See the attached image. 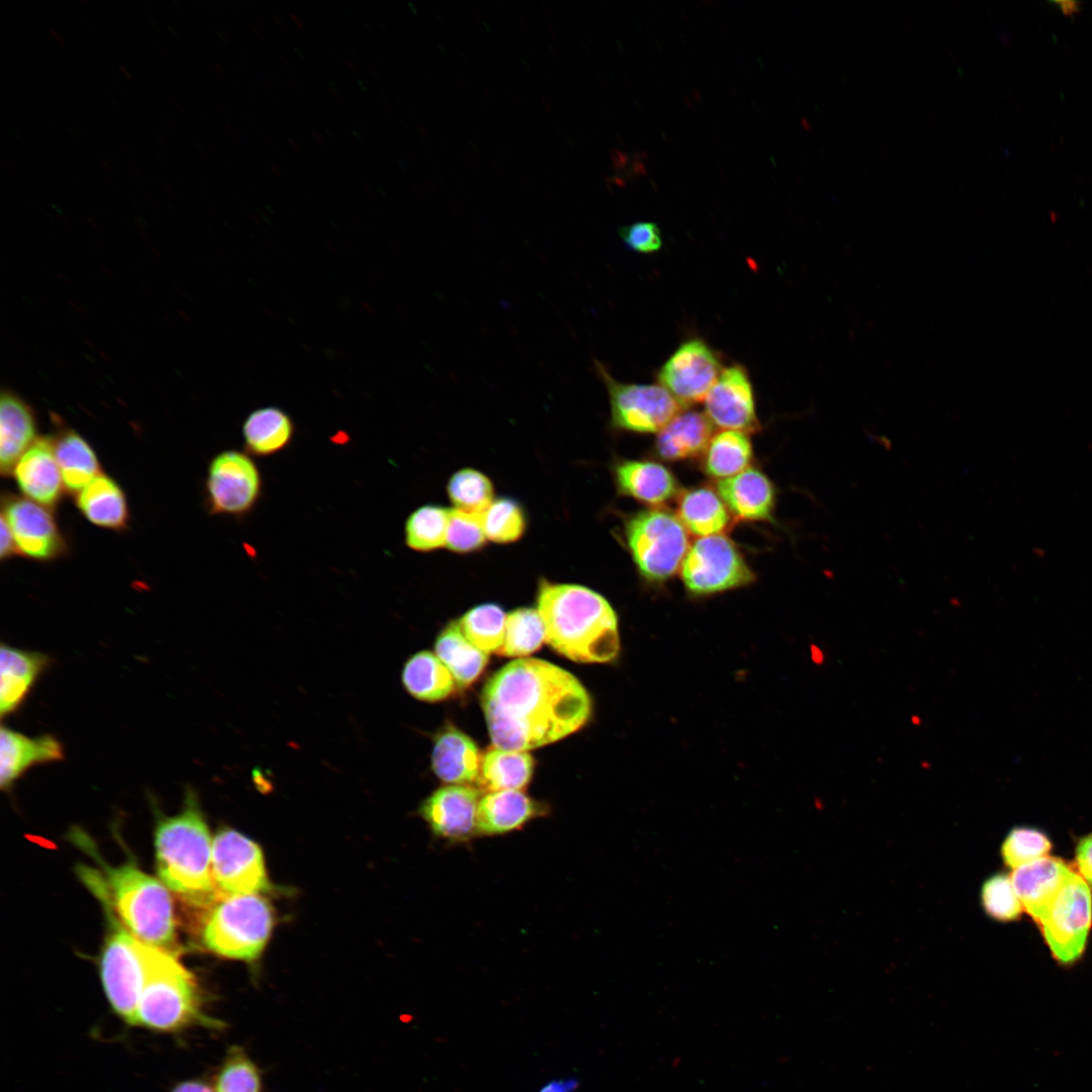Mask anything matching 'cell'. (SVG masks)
I'll list each match as a JSON object with an SVG mask.
<instances>
[{
	"label": "cell",
	"mask_w": 1092,
	"mask_h": 1092,
	"mask_svg": "<svg viewBox=\"0 0 1092 1092\" xmlns=\"http://www.w3.org/2000/svg\"><path fill=\"white\" fill-rule=\"evenodd\" d=\"M686 588L708 596L747 585L755 574L736 544L723 534L698 538L680 566Z\"/></svg>",
	"instance_id": "9c48e42d"
},
{
	"label": "cell",
	"mask_w": 1092,
	"mask_h": 1092,
	"mask_svg": "<svg viewBox=\"0 0 1092 1092\" xmlns=\"http://www.w3.org/2000/svg\"><path fill=\"white\" fill-rule=\"evenodd\" d=\"M480 703L493 746L527 751L579 730L592 700L569 671L538 658H520L485 682Z\"/></svg>",
	"instance_id": "6da1fadb"
},
{
	"label": "cell",
	"mask_w": 1092,
	"mask_h": 1092,
	"mask_svg": "<svg viewBox=\"0 0 1092 1092\" xmlns=\"http://www.w3.org/2000/svg\"><path fill=\"white\" fill-rule=\"evenodd\" d=\"M53 442L66 491L77 494L102 473L95 451L73 429L62 428L53 437Z\"/></svg>",
	"instance_id": "4dcf8cb0"
},
{
	"label": "cell",
	"mask_w": 1092,
	"mask_h": 1092,
	"mask_svg": "<svg viewBox=\"0 0 1092 1092\" xmlns=\"http://www.w3.org/2000/svg\"><path fill=\"white\" fill-rule=\"evenodd\" d=\"M619 236L629 250L638 253H654L662 246L660 229L653 221H636L621 226Z\"/></svg>",
	"instance_id": "f6af8a7d"
},
{
	"label": "cell",
	"mask_w": 1092,
	"mask_h": 1092,
	"mask_svg": "<svg viewBox=\"0 0 1092 1092\" xmlns=\"http://www.w3.org/2000/svg\"><path fill=\"white\" fill-rule=\"evenodd\" d=\"M140 942L133 934L114 923L100 961L101 980L111 1006L123 1020L133 1025H136L144 983Z\"/></svg>",
	"instance_id": "7c38bea8"
},
{
	"label": "cell",
	"mask_w": 1092,
	"mask_h": 1092,
	"mask_svg": "<svg viewBox=\"0 0 1092 1092\" xmlns=\"http://www.w3.org/2000/svg\"><path fill=\"white\" fill-rule=\"evenodd\" d=\"M594 367L609 395L611 429L658 433L681 412L682 405L662 385L618 381L598 359Z\"/></svg>",
	"instance_id": "ba28073f"
},
{
	"label": "cell",
	"mask_w": 1092,
	"mask_h": 1092,
	"mask_svg": "<svg viewBox=\"0 0 1092 1092\" xmlns=\"http://www.w3.org/2000/svg\"><path fill=\"white\" fill-rule=\"evenodd\" d=\"M481 791L470 785L439 788L420 806V815L432 833L445 841L460 843L477 835V811Z\"/></svg>",
	"instance_id": "2e32d148"
},
{
	"label": "cell",
	"mask_w": 1092,
	"mask_h": 1092,
	"mask_svg": "<svg viewBox=\"0 0 1092 1092\" xmlns=\"http://www.w3.org/2000/svg\"><path fill=\"white\" fill-rule=\"evenodd\" d=\"M450 509L424 505L413 511L404 523V543L417 552L428 553L446 547Z\"/></svg>",
	"instance_id": "d590c367"
},
{
	"label": "cell",
	"mask_w": 1092,
	"mask_h": 1092,
	"mask_svg": "<svg viewBox=\"0 0 1092 1092\" xmlns=\"http://www.w3.org/2000/svg\"><path fill=\"white\" fill-rule=\"evenodd\" d=\"M172 1092H214L201 1081H187L178 1085Z\"/></svg>",
	"instance_id": "681fc988"
},
{
	"label": "cell",
	"mask_w": 1092,
	"mask_h": 1092,
	"mask_svg": "<svg viewBox=\"0 0 1092 1092\" xmlns=\"http://www.w3.org/2000/svg\"><path fill=\"white\" fill-rule=\"evenodd\" d=\"M212 844L198 798L187 788L182 810L173 816L160 814L156 824V864L162 883L193 904L217 900L221 895L212 874Z\"/></svg>",
	"instance_id": "3957f363"
},
{
	"label": "cell",
	"mask_w": 1092,
	"mask_h": 1092,
	"mask_svg": "<svg viewBox=\"0 0 1092 1092\" xmlns=\"http://www.w3.org/2000/svg\"><path fill=\"white\" fill-rule=\"evenodd\" d=\"M547 812L548 808L543 803L522 791L487 792L478 805L477 833L484 836L507 834Z\"/></svg>",
	"instance_id": "cb8c5ba5"
},
{
	"label": "cell",
	"mask_w": 1092,
	"mask_h": 1092,
	"mask_svg": "<svg viewBox=\"0 0 1092 1092\" xmlns=\"http://www.w3.org/2000/svg\"><path fill=\"white\" fill-rule=\"evenodd\" d=\"M545 641V627L537 609L519 608L507 615L504 641L496 654L524 657Z\"/></svg>",
	"instance_id": "8d00e7d4"
},
{
	"label": "cell",
	"mask_w": 1092,
	"mask_h": 1092,
	"mask_svg": "<svg viewBox=\"0 0 1092 1092\" xmlns=\"http://www.w3.org/2000/svg\"><path fill=\"white\" fill-rule=\"evenodd\" d=\"M480 760L474 741L458 729L449 727L437 736L432 768L442 782L448 785L477 783Z\"/></svg>",
	"instance_id": "484cf974"
},
{
	"label": "cell",
	"mask_w": 1092,
	"mask_h": 1092,
	"mask_svg": "<svg viewBox=\"0 0 1092 1092\" xmlns=\"http://www.w3.org/2000/svg\"><path fill=\"white\" fill-rule=\"evenodd\" d=\"M36 437V419L31 406L9 390L0 398V472L11 476L14 466Z\"/></svg>",
	"instance_id": "d4e9b609"
},
{
	"label": "cell",
	"mask_w": 1092,
	"mask_h": 1092,
	"mask_svg": "<svg viewBox=\"0 0 1092 1092\" xmlns=\"http://www.w3.org/2000/svg\"><path fill=\"white\" fill-rule=\"evenodd\" d=\"M712 423L697 411L679 412L657 433L654 450L666 461L702 456L712 438Z\"/></svg>",
	"instance_id": "83f0119b"
},
{
	"label": "cell",
	"mask_w": 1092,
	"mask_h": 1092,
	"mask_svg": "<svg viewBox=\"0 0 1092 1092\" xmlns=\"http://www.w3.org/2000/svg\"><path fill=\"white\" fill-rule=\"evenodd\" d=\"M506 618L499 606L483 604L467 611L458 622L468 642L489 654L496 653L503 644Z\"/></svg>",
	"instance_id": "74e56055"
},
{
	"label": "cell",
	"mask_w": 1092,
	"mask_h": 1092,
	"mask_svg": "<svg viewBox=\"0 0 1092 1092\" xmlns=\"http://www.w3.org/2000/svg\"><path fill=\"white\" fill-rule=\"evenodd\" d=\"M752 444L746 433L724 430L713 435L702 454L704 472L719 480L750 467Z\"/></svg>",
	"instance_id": "e575fe53"
},
{
	"label": "cell",
	"mask_w": 1092,
	"mask_h": 1092,
	"mask_svg": "<svg viewBox=\"0 0 1092 1092\" xmlns=\"http://www.w3.org/2000/svg\"><path fill=\"white\" fill-rule=\"evenodd\" d=\"M624 539L638 572L653 583L672 577L690 548L687 529L677 516L660 508L626 519Z\"/></svg>",
	"instance_id": "52a82bcc"
},
{
	"label": "cell",
	"mask_w": 1092,
	"mask_h": 1092,
	"mask_svg": "<svg viewBox=\"0 0 1092 1092\" xmlns=\"http://www.w3.org/2000/svg\"><path fill=\"white\" fill-rule=\"evenodd\" d=\"M12 475L25 497L50 510L55 509L62 499L65 486L53 437H37L17 461Z\"/></svg>",
	"instance_id": "ac0fdd59"
},
{
	"label": "cell",
	"mask_w": 1092,
	"mask_h": 1092,
	"mask_svg": "<svg viewBox=\"0 0 1092 1092\" xmlns=\"http://www.w3.org/2000/svg\"><path fill=\"white\" fill-rule=\"evenodd\" d=\"M1078 874L1092 887V833L1084 836L1076 847Z\"/></svg>",
	"instance_id": "bcb514c9"
},
{
	"label": "cell",
	"mask_w": 1092,
	"mask_h": 1092,
	"mask_svg": "<svg viewBox=\"0 0 1092 1092\" xmlns=\"http://www.w3.org/2000/svg\"><path fill=\"white\" fill-rule=\"evenodd\" d=\"M258 1067L240 1046L229 1050L218 1071L214 1092H261Z\"/></svg>",
	"instance_id": "60d3db41"
},
{
	"label": "cell",
	"mask_w": 1092,
	"mask_h": 1092,
	"mask_svg": "<svg viewBox=\"0 0 1092 1092\" xmlns=\"http://www.w3.org/2000/svg\"><path fill=\"white\" fill-rule=\"evenodd\" d=\"M79 874L106 909L112 907L136 938L169 951L174 947L173 902L161 881L131 862L113 868L103 866L102 872L81 867Z\"/></svg>",
	"instance_id": "277c9868"
},
{
	"label": "cell",
	"mask_w": 1092,
	"mask_h": 1092,
	"mask_svg": "<svg viewBox=\"0 0 1092 1092\" xmlns=\"http://www.w3.org/2000/svg\"><path fill=\"white\" fill-rule=\"evenodd\" d=\"M1052 844L1041 832L1028 827H1016L1002 844L1004 862L1013 870L1048 856Z\"/></svg>",
	"instance_id": "b9f144b4"
},
{
	"label": "cell",
	"mask_w": 1092,
	"mask_h": 1092,
	"mask_svg": "<svg viewBox=\"0 0 1092 1092\" xmlns=\"http://www.w3.org/2000/svg\"><path fill=\"white\" fill-rule=\"evenodd\" d=\"M274 925L271 905L258 895L221 896L203 919L201 942L229 959L254 961L262 953Z\"/></svg>",
	"instance_id": "8992f818"
},
{
	"label": "cell",
	"mask_w": 1092,
	"mask_h": 1092,
	"mask_svg": "<svg viewBox=\"0 0 1092 1092\" xmlns=\"http://www.w3.org/2000/svg\"><path fill=\"white\" fill-rule=\"evenodd\" d=\"M981 900L987 914L999 921L1015 920L1023 911L1010 877L1002 874L987 879Z\"/></svg>",
	"instance_id": "7bdbcfd3"
},
{
	"label": "cell",
	"mask_w": 1092,
	"mask_h": 1092,
	"mask_svg": "<svg viewBox=\"0 0 1092 1092\" xmlns=\"http://www.w3.org/2000/svg\"><path fill=\"white\" fill-rule=\"evenodd\" d=\"M0 542V558L2 561L10 559L15 555H19L10 527L2 515Z\"/></svg>",
	"instance_id": "7dc6e473"
},
{
	"label": "cell",
	"mask_w": 1092,
	"mask_h": 1092,
	"mask_svg": "<svg viewBox=\"0 0 1092 1092\" xmlns=\"http://www.w3.org/2000/svg\"><path fill=\"white\" fill-rule=\"evenodd\" d=\"M676 516L690 533L700 537L722 534L731 525V515L723 499L705 485L677 494Z\"/></svg>",
	"instance_id": "f546056e"
},
{
	"label": "cell",
	"mask_w": 1092,
	"mask_h": 1092,
	"mask_svg": "<svg viewBox=\"0 0 1092 1092\" xmlns=\"http://www.w3.org/2000/svg\"><path fill=\"white\" fill-rule=\"evenodd\" d=\"M1074 870L1064 860L1044 856L1013 870L1010 876L1025 910L1039 924Z\"/></svg>",
	"instance_id": "ffe728a7"
},
{
	"label": "cell",
	"mask_w": 1092,
	"mask_h": 1092,
	"mask_svg": "<svg viewBox=\"0 0 1092 1092\" xmlns=\"http://www.w3.org/2000/svg\"><path fill=\"white\" fill-rule=\"evenodd\" d=\"M723 368L716 352L702 339L684 341L657 372V380L681 405L700 402Z\"/></svg>",
	"instance_id": "9a60e30c"
},
{
	"label": "cell",
	"mask_w": 1092,
	"mask_h": 1092,
	"mask_svg": "<svg viewBox=\"0 0 1092 1092\" xmlns=\"http://www.w3.org/2000/svg\"><path fill=\"white\" fill-rule=\"evenodd\" d=\"M76 505L91 524L112 531H123L129 523L125 493L112 477L101 473L76 494Z\"/></svg>",
	"instance_id": "4316f807"
},
{
	"label": "cell",
	"mask_w": 1092,
	"mask_h": 1092,
	"mask_svg": "<svg viewBox=\"0 0 1092 1092\" xmlns=\"http://www.w3.org/2000/svg\"><path fill=\"white\" fill-rule=\"evenodd\" d=\"M579 1087L576 1078L555 1079L544 1084L537 1092H575Z\"/></svg>",
	"instance_id": "c3c4849f"
},
{
	"label": "cell",
	"mask_w": 1092,
	"mask_h": 1092,
	"mask_svg": "<svg viewBox=\"0 0 1092 1092\" xmlns=\"http://www.w3.org/2000/svg\"><path fill=\"white\" fill-rule=\"evenodd\" d=\"M211 866L221 896L258 895L270 888L260 846L236 830L215 835Z\"/></svg>",
	"instance_id": "4fadbf2b"
},
{
	"label": "cell",
	"mask_w": 1092,
	"mask_h": 1092,
	"mask_svg": "<svg viewBox=\"0 0 1092 1092\" xmlns=\"http://www.w3.org/2000/svg\"><path fill=\"white\" fill-rule=\"evenodd\" d=\"M65 758L62 742L53 734L30 737L10 727L0 729V787L9 791L32 766Z\"/></svg>",
	"instance_id": "d6986e66"
},
{
	"label": "cell",
	"mask_w": 1092,
	"mask_h": 1092,
	"mask_svg": "<svg viewBox=\"0 0 1092 1092\" xmlns=\"http://www.w3.org/2000/svg\"><path fill=\"white\" fill-rule=\"evenodd\" d=\"M435 653L460 688L471 685L488 661V654L474 647L464 637L458 621L450 622L439 634Z\"/></svg>",
	"instance_id": "d6a6232c"
},
{
	"label": "cell",
	"mask_w": 1092,
	"mask_h": 1092,
	"mask_svg": "<svg viewBox=\"0 0 1092 1092\" xmlns=\"http://www.w3.org/2000/svg\"><path fill=\"white\" fill-rule=\"evenodd\" d=\"M717 492L730 514L741 521H770L776 506V488L764 472L748 467L717 481Z\"/></svg>",
	"instance_id": "7402d4cb"
},
{
	"label": "cell",
	"mask_w": 1092,
	"mask_h": 1092,
	"mask_svg": "<svg viewBox=\"0 0 1092 1092\" xmlns=\"http://www.w3.org/2000/svg\"><path fill=\"white\" fill-rule=\"evenodd\" d=\"M1 515L10 527L19 555L51 561L68 551L65 536L50 509L25 496L4 492Z\"/></svg>",
	"instance_id": "5bb4252c"
},
{
	"label": "cell",
	"mask_w": 1092,
	"mask_h": 1092,
	"mask_svg": "<svg viewBox=\"0 0 1092 1092\" xmlns=\"http://www.w3.org/2000/svg\"><path fill=\"white\" fill-rule=\"evenodd\" d=\"M1091 919L1090 887L1074 871L1038 924L1053 957L1058 962L1072 964L1081 957Z\"/></svg>",
	"instance_id": "8fae6325"
},
{
	"label": "cell",
	"mask_w": 1092,
	"mask_h": 1092,
	"mask_svg": "<svg viewBox=\"0 0 1092 1092\" xmlns=\"http://www.w3.org/2000/svg\"><path fill=\"white\" fill-rule=\"evenodd\" d=\"M402 684L410 695L425 702L446 699L455 688V679L436 654L421 651L404 664Z\"/></svg>",
	"instance_id": "836d02e7"
},
{
	"label": "cell",
	"mask_w": 1092,
	"mask_h": 1092,
	"mask_svg": "<svg viewBox=\"0 0 1092 1092\" xmlns=\"http://www.w3.org/2000/svg\"><path fill=\"white\" fill-rule=\"evenodd\" d=\"M51 663L52 659L46 653L1 644L0 715L2 719L20 709Z\"/></svg>",
	"instance_id": "44dd1931"
},
{
	"label": "cell",
	"mask_w": 1092,
	"mask_h": 1092,
	"mask_svg": "<svg viewBox=\"0 0 1092 1092\" xmlns=\"http://www.w3.org/2000/svg\"><path fill=\"white\" fill-rule=\"evenodd\" d=\"M533 767L528 752L492 746L481 756L477 782L487 792L522 791L531 781Z\"/></svg>",
	"instance_id": "1f68e13d"
},
{
	"label": "cell",
	"mask_w": 1092,
	"mask_h": 1092,
	"mask_svg": "<svg viewBox=\"0 0 1092 1092\" xmlns=\"http://www.w3.org/2000/svg\"><path fill=\"white\" fill-rule=\"evenodd\" d=\"M487 542L481 515L450 509L446 548L459 554L481 550Z\"/></svg>",
	"instance_id": "ee69618b"
},
{
	"label": "cell",
	"mask_w": 1092,
	"mask_h": 1092,
	"mask_svg": "<svg viewBox=\"0 0 1092 1092\" xmlns=\"http://www.w3.org/2000/svg\"><path fill=\"white\" fill-rule=\"evenodd\" d=\"M447 495L453 509L481 515L494 499V486L488 476L474 468L457 470L449 478Z\"/></svg>",
	"instance_id": "f35d334b"
},
{
	"label": "cell",
	"mask_w": 1092,
	"mask_h": 1092,
	"mask_svg": "<svg viewBox=\"0 0 1092 1092\" xmlns=\"http://www.w3.org/2000/svg\"><path fill=\"white\" fill-rule=\"evenodd\" d=\"M612 470L618 492L646 505L660 507L679 493L674 474L659 462L622 459Z\"/></svg>",
	"instance_id": "603a6c76"
},
{
	"label": "cell",
	"mask_w": 1092,
	"mask_h": 1092,
	"mask_svg": "<svg viewBox=\"0 0 1092 1092\" xmlns=\"http://www.w3.org/2000/svg\"><path fill=\"white\" fill-rule=\"evenodd\" d=\"M144 983L136 1011V1025L173 1031L193 1024L219 1027L206 1016L197 982L167 949L141 940Z\"/></svg>",
	"instance_id": "5b68a950"
},
{
	"label": "cell",
	"mask_w": 1092,
	"mask_h": 1092,
	"mask_svg": "<svg viewBox=\"0 0 1092 1092\" xmlns=\"http://www.w3.org/2000/svg\"><path fill=\"white\" fill-rule=\"evenodd\" d=\"M204 493L210 515L243 519L255 510L263 494L261 470L247 452L221 451L208 464Z\"/></svg>",
	"instance_id": "30bf717a"
},
{
	"label": "cell",
	"mask_w": 1092,
	"mask_h": 1092,
	"mask_svg": "<svg viewBox=\"0 0 1092 1092\" xmlns=\"http://www.w3.org/2000/svg\"><path fill=\"white\" fill-rule=\"evenodd\" d=\"M706 416L718 428L746 434L759 430L753 387L739 364L723 368L705 398Z\"/></svg>",
	"instance_id": "e0dca14e"
},
{
	"label": "cell",
	"mask_w": 1092,
	"mask_h": 1092,
	"mask_svg": "<svg viewBox=\"0 0 1092 1092\" xmlns=\"http://www.w3.org/2000/svg\"><path fill=\"white\" fill-rule=\"evenodd\" d=\"M487 541L511 544L519 541L527 529V516L522 505L511 497L494 498L481 514Z\"/></svg>",
	"instance_id": "ab89813d"
},
{
	"label": "cell",
	"mask_w": 1092,
	"mask_h": 1092,
	"mask_svg": "<svg viewBox=\"0 0 1092 1092\" xmlns=\"http://www.w3.org/2000/svg\"><path fill=\"white\" fill-rule=\"evenodd\" d=\"M536 604L545 627V642L557 653L580 663H605L617 657L618 617L601 594L584 585L542 577Z\"/></svg>",
	"instance_id": "7a4b0ae2"
},
{
	"label": "cell",
	"mask_w": 1092,
	"mask_h": 1092,
	"mask_svg": "<svg viewBox=\"0 0 1092 1092\" xmlns=\"http://www.w3.org/2000/svg\"><path fill=\"white\" fill-rule=\"evenodd\" d=\"M246 452L255 457H270L288 448L295 435L291 417L278 406L252 411L242 426Z\"/></svg>",
	"instance_id": "f1b7e54d"
}]
</instances>
